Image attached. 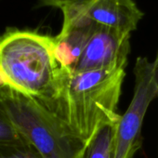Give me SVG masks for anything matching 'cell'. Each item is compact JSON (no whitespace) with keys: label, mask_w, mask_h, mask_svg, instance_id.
Here are the masks:
<instances>
[{"label":"cell","mask_w":158,"mask_h":158,"mask_svg":"<svg viewBox=\"0 0 158 158\" xmlns=\"http://www.w3.org/2000/svg\"><path fill=\"white\" fill-rule=\"evenodd\" d=\"M126 67L77 72L60 67L55 95L48 107L85 144L104 125H116Z\"/></svg>","instance_id":"cell-1"},{"label":"cell","mask_w":158,"mask_h":158,"mask_svg":"<svg viewBox=\"0 0 158 158\" xmlns=\"http://www.w3.org/2000/svg\"><path fill=\"white\" fill-rule=\"evenodd\" d=\"M54 37L8 28L0 34V87L37 100L48 107L55 95L60 66Z\"/></svg>","instance_id":"cell-2"},{"label":"cell","mask_w":158,"mask_h":158,"mask_svg":"<svg viewBox=\"0 0 158 158\" xmlns=\"http://www.w3.org/2000/svg\"><path fill=\"white\" fill-rule=\"evenodd\" d=\"M0 114L43 158H80L84 144L43 103L0 87Z\"/></svg>","instance_id":"cell-3"},{"label":"cell","mask_w":158,"mask_h":158,"mask_svg":"<svg viewBox=\"0 0 158 158\" xmlns=\"http://www.w3.org/2000/svg\"><path fill=\"white\" fill-rule=\"evenodd\" d=\"M131 102L116 126L113 158H132L141 147V128L150 103L158 94V54L150 61L139 57L134 67Z\"/></svg>","instance_id":"cell-4"},{"label":"cell","mask_w":158,"mask_h":158,"mask_svg":"<svg viewBox=\"0 0 158 158\" xmlns=\"http://www.w3.org/2000/svg\"><path fill=\"white\" fill-rule=\"evenodd\" d=\"M130 34L97 25L73 71L85 72L126 67Z\"/></svg>","instance_id":"cell-5"},{"label":"cell","mask_w":158,"mask_h":158,"mask_svg":"<svg viewBox=\"0 0 158 158\" xmlns=\"http://www.w3.org/2000/svg\"><path fill=\"white\" fill-rule=\"evenodd\" d=\"M97 25L131 34L143 13L132 0H85L68 6Z\"/></svg>","instance_id":"cell-6"},{"label":"cell","mask_w":158,"mask_h":158,"mask_svg":"<svg viewBox=\"0 0 158 158\" xmlns=\"http://www.w3.org/2000/svg\"><path fill=\"white\" fill-rule=\"evenodd\" d=\"M61 11L62 27L54 37L55 57L60 67L73 70L97 24L69 8H64Z\"/></svg>","instance_id":"cell-7"},{"label":"cell","mask_w":158,"mask_h":158,"mask_svg":"<svg viewBox=\"0 0 158 158\" xmlns=\"http://www.w3.org/2000/svg\"><path fill=\"white\" fill-rule=\"evenodd\" d=\"M116 125L99 128L83 147L80 158H113Z\"/></svg>","instance_id":"cell-8"},{"label":"cell","mask_w":158,"mask_h":158,"mask_svg":"<svg viewBox=\"0 0 158 158\" xmlns=\"http://www.w3.org/2000/svg\"><path fill=\"white\" fill-rule=\"evenodd\" d=\"M29 144L9 120L0 114V146H22Z\"/></svg>","instance_id":"cell-9"},{"label":"cell","mask_w":158,"mask_h":158,"mask_svg":"<svg viewBox=\"0 0 158 158\" xmlns=\"http://www.w3.org/2000/svg\"><path fill=\"white\" fill-rule=\"evenodd\" d=\"M0 158H43L31 144L22 146H0Z\"/></svg>","instance_id":"cell-10"},{"label":"cell","mask_w":158,"mask_h":158,"mask_svg":"<svg viewBox=\"0 0 158 158\" xmlns=\"http://www.w3.org/2000/svg\"><path fill=\"white\" fill-rule=\"evenodd\" d=\"M39 1L45 6L55 7L61 10L65 7L80 3L82 1H85V0H39Z\"/></svg>","instance_id":"cell-11"}]
</instances>
